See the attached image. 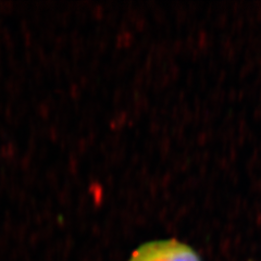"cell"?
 <instances>
[{
  "label": "cell",
  "mask_w": 261,
  "mask_h": 261,
  "mask_svg": "<svg viewBox=\"0 0 261 261\" xmlns=\"http://www.w3.org/2000/svg\"><path fill=\"white\" fill-rule=\"evenodd\" d=\"M129 261H201L197 252L177 240H159L138 247Z\"/></svg>",
  "instance_id": "obj_1"
}]
</instances>
